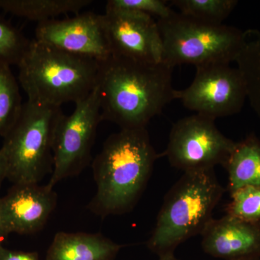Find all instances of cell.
Here are the masks:
<instances>
[{
	"mask_svg": "<svg viewBox=\"0 0 260 260\" xmlns=\"http://www.w3.org/2000/svg\"><path fill=\"white\" fill-rule=\"evenodd\" d=\"M172 68L111 56L100 63L95 88L102 121L121 129L146 128L164 108L177 100Z\"/></svg>",
	"mask_w": 260,
	"mask_h": 260,
	"instance_id": "6da1fadb",
	"label": "cell"
},
{
	"mask_svg": "<svg viewBox=\"0 0 260 260\" xmlns=\"http://www.w3.org/2000/svg\"><path fill=\"white\" fill-rule=\"evenodd\" d=\"M159 158L147 127L120 129L108 137L92 162L96 192L88 205L90 211L102 218L131 211Z\"/></svg>",
	"mask_w": 260,
	"mask_h": 260,
	"instance_id": "7a4b0ae2",
	"label": "cell"
},
{
	"mask_svg": "<svg viewBox=\"0 0 260 260\" xmlns=\"http://www.w3.org/2000/svg\"><path fill=\"white\" fill-rule=\"evenodd\" d=\"M18 67L19 83L29 102L61 108L93 91L100 62L32 39Z\"/></svg>",
	"mask_w": 260,
	"mask_h": 260,
	"instance_id": "3957f363",
	"label": "cell"
},
{
	"mask_svg": "<svg viewBox=\"0 0 260 260\" xmlns=\"http://www.w3.org/2000/svg\"><path fill=\"white\" fill-rule=\"evenodd\" d=\"M224 191L214 169L184 172L164 198L148 249L159 257L172 255L181 244L201 235Z\"/></svg>",
	"mask_w": 260,
	"mask_h": 260,
	"instance_id": "277c9868",
	"label": "cell"
},
{
	"mask_svg": "<svg viewBox=\"0 0 260 260\" xmlns=\"http://www.w3.org/2000/svg\"><path fill=\"white\" fill-rule=\"evenodd\" d=\"M63 114L59 107L24 103L0 149L10 181L15 184H39L51 174L54 133Z\"/></svg>",
	"mask_w": 260,
	"mask_h": 260,
	"instance_id": "5b68a950",
	"label": "cell"
},
{
	"mask_svg": "<svg viewBox=\"0 0 260 260\" xmlns=\"http://www.w3.org/2000/svg\"><path fill=\"white\" fill-rule=\"evenodd\" d=\"M162 44V63L174 69L235 61L244 42V31L225 24L200 21L174 11L158 19Z\"/></svg>",
	"mask_w": 260,
	"mask_h": 260,
	"instance_id": "8992f818",
	"label": "cell"
},
{
	"mask_svg": "<svg viewBox=\"0 0 260 260\" xmlns=\"http://www.w3.org/2000/svg\"><path fill=\"white\" fill-rule=\"evenodd\" d=\"M101 121L100 99L96 88L75 104L70 115L61 116L54 133V166L47 184L49 187L54 188L66 178L78 175L88 167Z\"/></svg>",
	"mask_w": 260,
	"mask_h": 260,
	"instance_id": "52a82bcc",
	"label": "cell"
},
{
	"mask_svg": "<svg viewBox=\"0 0 260 260\" xmlns=\"http://www.w3.org/2000/svg\"><path fill=\"white\" fill-rule=\"evenodd\" d=\"M236 144L219 131L215 120L194 114L173 124L160 157L184 173L214 169L225 167Z\"/></svg>",
	"mask_w": 260,
	"mask_h": 260,
	"instance_id": "ba28073f",
	"label": "cell"
},
{
	"mask_svg": "<svg viewBox=\"0 0 260 260\" xmlns=\"http://www.w3.org/2000/svg\"><path fill=\"white\" fill-rule=\"evenodd\" d=\"M246 99L240 70L221 63L197 67L190 85L177 90V100L186 109L215 121L239 114Z\"/></svg>",
	"mask_w": 260,
	"mask_h": 260,
	"instance_id": "9c48e42d",
	"label": "cell"
},
{
	"mask_svg": "<svg viewBox=\"0 0 260 260\" xmlns=\"http://www.w3.org/2000/svg\"><path fill=\"white\" fill-rule=\"evenodd\" d=\"M102 18L111 56L148 64L162 63V39L153 17L106 9Z\"/></svg>",
	"mask_w": 260,
	"mask_h": 260,
	"instance_id": "30bf717a",
	"label": "cell"
},
{
	"mask_svg": "<svg viewBox=\"0 0 260 260\" xmlns=\"http://www.w3.org/2000/svg\"><path fill=\"white\" fill-rule=\"evenodd\" d=\"M34 39L65 52L100 63L111 56L102 14L93 12L38 23Z\"/></svg>",
	"mask_w": 260,
	"mask_h": 260,
	"instance_id": "8fae6325",
	"label": "cell"
},
{
	"mask_svg": "<svg viewBox=\"0 0 260 260\" xmlns=\"http://www.w3.org/2000/svg\"><path fill=\"white\" fill-rule=\"evenodd\" d=\"M56 203L57 195L47 184H15L0 199V218L5 234H30L42 230Z\"/></svg>",
	"mask_w": 260,
	"mask_h": 260,
	"instance_id": "7c38bea8",
	"label": "cell"
},
{
	"mask_svg": "<svg viewBox=\"0 0 260 260\" xmlns=\"http://www.w3.org/2000/svg\"><path fill=\"white\" fill-rule=\"evenodd\" d=\"M206 254L225 260L260 258V223H251L230 215L213 219L201 234Z\"/></svg>",
	"mask_w": 260,
	"mask_h": 260,
	"instance_id": "4fadbf2b",
	"label": "cell"
},
{
	"mask_svg": "<svg viewBox=\"0 0 260 260\" xmlns=\"http://www.w3.org/2000/svg\"><path fill=\"white\" fill-rule=\"evenodd\" d=\"M121 247L102 234L59 232L47 260H114Z\"/></svg>",
	"mask_w": 260,
	"mask_h": 260,
	"instance_id": "5bb4252c",
	"label": "cell"
},
{
	"mask_svg": "<svg viewBox=\"0 0 260 260\" xmlns=\"http://www.w3.org/2000/svg\"><path fill=\"white\" fill-rule=\"evenodd\" d=\"M224 168L229 174V192L244 186L260 187L259 138L251 134L237 142Z\"/></svg>",
	"mask_w": 260,
	"mask_h": 260,
	"instance_id": "9a60e30c",
	"label": "cell"
},
{
	"mask_svg": "<svg viewBox=\"0 0 260 260\" xmlns=\"http://www.w3.org/2000/svg\"><path fill=\"white\" fill-rule=\"evenodd\" d=\"M91 0H0V10L38 23L60 15L80 13Z\"/></svg>",
	"mask_w": 260,
	"mask_h": 260,
	"instance_id": "2e32d148",
	"label": "cell"
},
{
	"mask_svg": "<svg viewBox=\"0 0 260 260\" xmlns=\"http://www.w3.org/2000/svg\"><path fill=\"white\" fill-rule=\"evenodd\" d=\"M235 62L245 81L247 99L260 119V30H244V42Z\"/></svg>",
	"mask_w": 260,
	"mask_h": 260,
	"instance_id": "e0dca14e",
	"label": "cell"
},
{
	"mask_svg": "<svg viewBox=\"0 0 260 260\" xmlns=\"http://www.w3.org/2000/svg\"><path fill=\"white\" fill-rule=\"evenodd\" d=\"M18 82L10 65L0 63V135H5L18 120L23 109Z\"/></svg>",
	"mask_w": 260,
	"mask_h": 260,
	"instance_id": "ac0fdd59",
	"label": "cell"
},
{
	"mask_svg": "<svg viewBox=\"0 0 260 260\" xmlns=\"http://www.w3.org/2000/svg\"><path fill=\"white\" fill-rule=\"evenodd\" d=\"M171 5L186 16L220 25L238 5L237 0H172Z\"/></svg>",
	"mask_w": 260,
	"mask_h": 260,
	"instance_id": "d6986e66",
	"label": "cell"
},
{
	"mask_svg": "<svg viewBox=\"0 0 260 260\" xmlns=\"http://www.w3.org/2000/svg\"><path fill=\"white\" fill-rule=\"evenodd\" d=\"M231 201L226 215L251 222L260 223V187L247 186L230 193Z\"/></svg>",
	"mask_w": 260,
	"mask_h": 260,
	"instance_id": "ffe728a7",
	"label": "cell"
},
{
	"mask_svg": "<svg viewBox=\"0 0 260 260\" xmlns=\"http://www.w3.org/2000/svg\"><path fill=\"white\" fill-rule=\"evenodd\" d=\"M30 42L23 32L0 16V63L18 66Z\"/></svg>",
	"mask_w": 260,
	"mask_h": 260,
	"instance_id": "44dd1931",
	"label": "cell"
},
{
	"mask_svg": "<svg viewBox=\"0 0 260 260\" xmlns=\"http://www.w3.org/2000/svg\"><path fill=\"white\" fill-rule=\"evenodd\" d=\"M106 9L129 10L156 16L158 19L168 18L174 13L167 2L164 0H109Z\"/></svg>",
	"mask_w": 260,
	"mask_h": 260,
	"instance_id": "7402d4cb",
	"label": "cell"
},
{
	"mask_svg": "<svg viewBox=\"0 0 260 260\" xmlns=\"http://www.w3.org/2000/svg\"><path fill=\"white\" fill-rule=\"evenodd\" d=\"M0 260H40L37 252L13 251L0 246Z\"/></svg>",
	"mask_w": 260,
	"mask_h": 260,
	"instance_id": "603a6c76",
	"label": "cell"
},
{
	"mask_svg": "<svg viewBox=\"0 0 260 260\" xmlns=\"http://www.w3.org/2000/svg\"><path fill=\"white\" fill-rule=\"evenodd\" d=\"M5 178H7V167L6 162L3 155L0 153V184Z\"/></svg>",
	"mask_w": 260,
	"mask_h": 260,
	"instance_id": "cb8c5ba5",
	"label": "cell"
},
{
	"mask_svg": "<svg viewBox=\"0 0 260 260\" xmlns=\"http://www.w3.org/2000/svg\"><path fill=\"white\" fill-rule=\"evenodd\" d=\"M5 236H6V234H5L4 229H3V224H2L1 218H0V246L2 245V240H3V238H4Z\"/></svg>",
	"mask_w": 260,
	"mask_h": 260,
	"instance_id": "d4e9b609",
	"label": "cell"
},
{
	"mask_svg": "<svg viewBox=\"0 0 260 260\" xmlns=\"http://www.w3.org/2000/svg\"><path fill=\"white\" fill-rule=\"evenodd\" d=\"M159 260H179L178 259L177 257H175L174 254H172V255H167L161 256V257H159Z\"/></svg>",
	"mask_w": 260,
	"mask_h": 260,
	"instance_id": "484cf974",
	"label": "cell"
},
{
	"mask_svg": "<svg viewBox=\"0 0 260 260\" xmlns=\"http://www.w3.org/2000/svg\"><path fill=\"white\" fill-rule=\"evenodd\" d=\"M255 260H260V258H259V259H255Z\"/></svg>",
	"mask_w": 260,
	"mask_h": 260,
	"instance_id": "4316f807",
	"label": "cell"
}]
</instances>
